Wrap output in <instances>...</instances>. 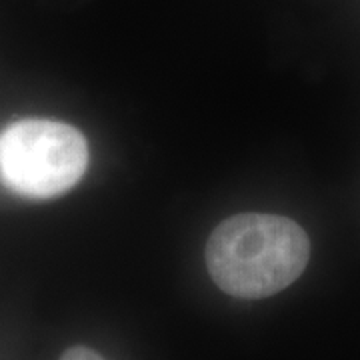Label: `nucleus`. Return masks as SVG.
<instances>
[{
    "label": "nucleus",
    "mask_w": 360,
    "mask_h": 360,
    "mask_svg": "<svg viewBox=\"0 0 360 360\" xmlns=\"http://www.w3.org/2000/svg\"><path fill=\"white\" fill-rule=\"evenodd\" d=\"M210 278L236 298H266L288 288L310 260L309 234L278 214L243 212L222 220L205 250Z\"/></svg>",
    "instance_id": "f257e3e1"
},
{
    "label": "nucleus",
    "mask_w": 360,
    "mask_h": 360,
    "mask_svg": "<svg viewBox=\"0 0 360 360\" xmlns=\"http://www.w3.org/2000/svg\"><path fill=\"white\" fill-rule=\"evenodd\" d=\"M82 132L49 118H22L0 130V180L25 198H54L77 186L89 168Z\"/></svg>",
    "instance_id": "f03ea898"
},
{
    "label": "nucleus",
    "mask_w": 360,
    "mask_h": 360,
    "mask_svg": "<svg viewBox=\"0 0 360 360\" xmlns=\"http://www.w3.org/2000/svg\"><path fill=\"white\" fill-rule=\"evenodd\" d=\"M60 360H106L96 350L89 347H70L63 352Z\"/></svg>",
    "instance_id": "7ed1b4c3"
}]
</instances>
